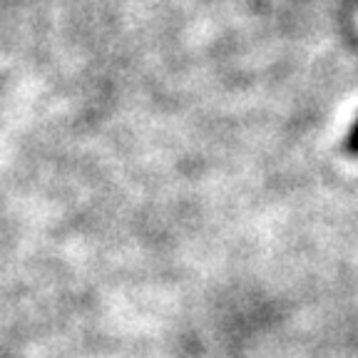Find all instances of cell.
<instances>
[{"mask_svg": "<svg viewBox=\"0 0 358 358\" xmlns=\"http://www.w3.org/2000/svg\"><path fill=\"white\" fill-rule=\"evenodd\" d=\"M346 150L351 152V155H358V120L353 122L351 132H348V137H346Z\"/></svg>", "mask_w": 358, "mask_h": 358, "instance_id": "1", "label": "cell"}]
</instances>
